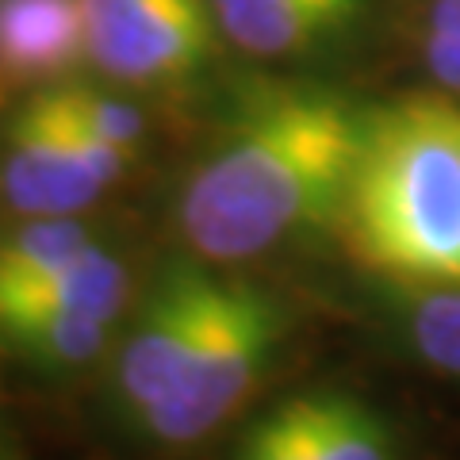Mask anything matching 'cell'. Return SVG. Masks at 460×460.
<instances>
[{"mask_svg": "<svg viewBox=\"0 0 460 460\" xmlns=\"http://www.w3.org/2000/svg\"><path fill=\"white\" fill-rule=\"evenodd\" d=\"M368 108L334 89L284 84L253 96L181 189L192 257L238 265L334 223L365 146Z\"/></svg>", "mask_w": 460, "mask_h": 460, "instance_id": "1", "label": "cell"}, {"mask_svg": "<svg viewBox=\"0 0 460 460\" xmlns=\"http://www.w3.org/2000/svg\"><path fill=\"white\" fill-rule=\"evenodd\" d=\"M96 230L81 215H42L23 219L16 230L0 234V296L16 292L47 272L62 269L96 246Z\"/></svg>", "mask_w": 460, "mask_h": 460, "instance_id": "12", "label": "cell"}, {"mask_svg": "<svg viewBox=\"0 0 460 460\" xmlns=\"http://www.w3.org/2000/svg\"><path fill=\"white\" fill-rule=\"evenodd\" d=\"M234 460H307L296 402L284 399L265 414V419H257L246 434H242Z\"/></svg>", "mask_w": 460, "mask_h": 460, "instance_id": "15", "label": "cell"}, {"mask_svg": "<svg viewBox=\"0 0 460 460\" xmlns=\"http://www.w3.org/2000/svg\"><path fill=\"white\" fill-rule=\"evenodd\" d=\"M426 66L445 93L460 96V0H434L429 8Z\"/></svg>", "mask_w": 460, "mask_h": 460, "instance_id": "16", "label": "cell"}, {"mask_svg": "<svg viewBox=\"0 0 460 460\" xmlns=\"http://www.w3.org/2000/svg\"><path fill=\"white\" fill-rule=\"evenodd\" d=\"M211 4H223V0H211Z\"/></svg>", "mask_w": 460, "mask_h": 460, "instance_id": "17", "label": "cell"}, {"mask_svg": "<svg viewBox=\"0 0 460 460\" xmlns=\"http://www.w3.org/2000/svg\"><path fill=\"white\" fill-rule=\"evenodd\" d=\"M288 334V311L261 284L219 272L215 299L172 392L138 422L150 441L189 449L253 399Z\"/></svg>", "mask_w": 460, "mask_h": 460, "instance_id": "3", "label": "cell"}, {"mask_svg": "<svg viewBox=\"0 0 460 460\" xmlns=\"http://www.w3.org/2000/svg\"><path fill=\"white\" fill-rule=\"evenodd\" d=\"M50 93L81 131L104 138V142H111V146L142 154V142H146V119H142V111L131 104V100L115 96L111 89L81 84V81L58 84V89H50Z\"/></svg>", "mask_w": 460, "mask_h": 460, "instance_id": "13", "label": "cell"}, {"mask_svg": "<svg viewBox=\"0 0 460 460\" xmlns=\"http://www.w3.org/2000/svg\"><path fill=\"white\" fill-rule=\"evenodd\" d=\"M89 66L135 89L196 74L215 47L211 0H84Z\"/></svg>", "mask_w": 460, "mask_h": 460, "instance_id": "5", "label": "cell"}, {"mask_svg": "<svg viewBox=\"0 0 460 460\" xmlns=\"http://www.w3.org/2000/svg\"><path fill=\"white\" fill-rule=\"evenodd\" d=\"M131 299H135L131 269L115 250L96 242L93 250H84L62 269L0 296V319L35 314V311H77V314H100V319L123 323V314L131 311Z\"/></svg>", "mask_w": 460, "mask_h": 460, "instance_id": "9", "label": "cell"}, {"mask_svg": "<svg viewBox=\"0 0 460 460\" xmlns=\"http://www.w3.org/2000/svg\"><path fill=\"white\" fill-rule=\"evenodd\" d=\"M365 0H223L215 4L223 39L257 58H288L338 35Z\"/></svg>", "mask_w": 460, "mask_h": 460, "instance_id": "8", "label": "cell"}, {"mask_svg": "<svg viewBox=\"0 0 460 460\" xmlns=\"http://www.w3.org/2000/svg\"><path fill=\"white\" fill-rule=\"evenodd\" d=\"M338 230L353 261L438 292L460 288V104L414 93L368 108Z\"/></svg>", "mask_w": 460, "mask_h": 460, "instance_id": "2", "label": "cell"}, {"mask_svg": "<svg viewBox=\"0 0 460 460\" xmlns=\"http://www.w3.org/2000/svg\"><path fill=\"white\" fill-rule=\"evenodd\" d=\"M0 196L23 219L84 215L104 189L84 169L74 131L50 89L12 108L0 154Z\"/></svg>", "mask_w": 460, "mask_h": 460, "instance_id": "6", "label": "cell"}, {"mask_svg": "<svg viewBox=\"0 0 460 460\" xmlns=\"http://www.w3.org/2000/svg\"><path fill=\"white\" fill-rule=\"evenodd\" d=\"M119 323L77 311H35L0 319V341L42 372H77L100 361Z\"/></svg>", "mask_w": 460, "mask_h": 460, "instance_id": "11", "label": "cell"}, {"mask_svg": "<svg viewBox=\"0 0 460 460\" xmlns=\"http://www.w3.org/2000/svg\"><path fill=\"white\" fill-rule=\"evenodd\" d=\"M307 460H399L392 426L345 392L292 395Z\"/></svg>", "mask_w": 460, "mask_h": 460, "instance_id": "10", "label": "cell"}, {"mask_svg": "<svg viewBox=\"0 0 460 460\" xmlns=\"http://www.w3.org/2000/svg\"><path fill=\"white\" fill-rule=\"evenodd\" d=\"M407 334L414 353L429 368L460 376V288H438L426 292L411 307Z\"/></svg>", "mask_w": 460, "mask_h": 460, "instance_id": "14", "label": "cell"}, {"mask_svg": "<svg viewBox=\"0 0 460 460\" xmlns=\"http://www.w3.org/2000/svg\"><path fill=\"white\" fill-rule=\"evenodd\" d=\"M84 62V0H0V108L77 81Z\"/></svg>", "mask_w": 460, "mask_h": 460, "instance_id": "7", "label": "cell"}, {"mask_svg": "<svg viewBox=\"0 0 460 460\" xmlns=\"http://www.w3.org/2000/svg\"><path fill=\"white\" fill-rule=\"evenodd\" d=\"M219 272L208 261H172L146 284L142 299L115 330V399L127 419L142 422L177 384L199 338Z\"/></svg>", "mask_w": 460, "mask_h": 460, "instance_id": "4", "label": "cell"}]
</instances>
